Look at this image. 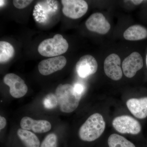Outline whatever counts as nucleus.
Returning <instances> with one entry per match:
<instances>
[{"label":"nucleus","instance_id":"f8f14e48","mask_svg":"<svg viewBox=\"0 0 147 147\" xmlns=\"http://www.w3.org/2000/svg\"><path fill=\"white\" fill-rule=\"evenodd\" d=\"M20 125L23 129L32 130L36 133H45L50 131L52 128L51 123L48 121L36 120L28 117H25L21 119Z\"/></svg>","mask_w":147,"mask_h":147},{"label":"nucleus","instance_id":"6ab92c4d","mask_svg":"<svg viewBox=\"0 0 147 147\" xmlns=\"http://www.w3.org/2000/svg\"><path fill=\"white\" fill-rule=\"evenodd\" d=\"M58 138L57 135L54 133L48 134L40 145V147H57Z\"/></svg>","mask_w":147,"mask_h":147},{"label":"nucleus","instance_id":"423d86ee","mask_svg":"<svg viewBox=\"0 0 147 147\" xmlns=\"http://www.w3.org/2000/svg\"><path fill=\"white\" fill-rule=\"evenodd\" d=\"M3 81L10 88L9 93L13 98L23 97L28 92V86L24 80L15 74H7L4 77Z\"/></svg>","mask_w":147,"mask_h":147},{"label":"nucleus","instance_id":"ddd939ff","mask_svg":"<svg viewBox=\"0 0 147 147\" xmlns=\"http://www.w3.org/2000/svg\"><path fill=\"white\" fill-rule=\"evenodd\" d=\"M126 105L130 113L137 118L144 119L147 117V97L128 99Z\"/></svg>","mask_w":147,"mask_h":147},{"label":"nucleus","instance_id":"a211bd4d","mask_svg":"<svg viewBox=\"0 0 147 147\" xmlns=\"http://www.w3.org/2000/svg\"><path fill=\"white\" fill-rule=\"evenodd\" d=\"M43 105L46 109L49 110L56 108L59 105L56 95L53 93L47 95L43 99Z\"/></svg>","mask_w":147,"mask_h":147},{"label":"nucleus","instance_id":"0eeeda50","mask_svg":"<svg viewBox=\"0 0 147 147\" xmlns=\"http://www.w3.org/2000/svg\"><path fill=\"white\" fill-rule=\"evenodd\" d=\"M121 64V59L118 55L113 53L108 56L104 62V72L106 76L114 81L120 80L123 76Z\"/></svg>","mask_w":147,"mask_h":147},{"label":"nucleus","instance_id":"4be33fe9","mask_svg":"<svg viewBox=\"0 0 147 147\" xmlns=\"http://www.w3.org/2000/svg\"><path fill=\"white\" fill-rule=\"evenodd\" d=\"M6 123V120L5 118L1 116L0 117V129L1 130L5 127Z\"/></svg>","mask_w":147,"mask_h":147},{"label":"nucleus","instance_id":"dca6fc26","mask_svg":"<svg viewBox=\"0 0 147 147\" xmlns=\"http://www.w3.org/2000/svg\"><path fill=\"white\" fill-rule=\"evenodd\" d=\"M15 50L12 45L6 41L0 42V62L5 63L13 57Z\"/></svg>","mask_w":147,"mask_h":147},{"label":"nucleus","instance_id":"412c9836","mask_svg":"<svg viewBox=\"0 0 147 147\" xmlns=\"http://www.w3.org/2000/svg\"><path fill=\"white\" fill-rule=\"evenodd\" d=\"M74 91L77 94L82 95L84 90V87L82 84L77 83L73 86Z\"/></svg>","mask_w":147,"mask_h":147},{"label":"nucleus","instance_id":"9b49d317","mask_svg":"<svg viewBox=\"0 0 147 147\" xmlns=\"http://www.w3.org/2000/svg\"><path fill=\"white\" fill-rule=\"evenodd\" d=\"M66 63L64 57L58 56L41 61L38 64V69L40 74L47 76L62 69Z\"/></svg>","mask_w":147,"mask_h":147},{"label":"nucleus","instance_id":"2eb2a0df","mask_svg":"<svg viewBox=\"0 0 147 147\" xmlns=\"http://www.w3.org/2000/svg\"><path fill=\"white\" fill-rule=\"evenodd\" d=\"M17 135L26 147H39L40 142L37 137L31 131L19 129Z\"/></svg>","mask_w":147,"mask_h":147},{"label":"nucleus","instance_id":"5701e85b","mask_svg":"<svg viewBox=\"0 0 147 147\" xmlns=\"http://www.w3.org/2000/svg\"><path fill=\"white\" fill-rule=\"evenodd\" d=\"M135 5H139L144 2L142 0H132L130 1Z\"/></svg>","mask_w":147,"mask_h":147},{"label":"nucleus","instance_id":"1a4fd4ad","mask_svg":"<svg viewBox=\"0 0 147 147\" xmlns=\"http://www.w3.org/2000/svg\"><path fill=\"white\" fill-rule=\"evenodd\" d=\"M86 26L89 30L100 34H106L111 28L105 16L99 12L92 14L86 21Z\"/></svg>","mask_w":147,"mask_h":147},{"label":"nucleus","instance_id":"aec40b11","mask_svg":"<svg viewBox=\"0 0 147 147\" xmlns=\"http://www.w3.org/2000/svg\"><path fill=\"white\" fill-rule=\"evenodd\" d=\"M33 1L31 0H14L13 1V5L18 9L26 8Z\"/></svg>","mask_w":147,"mask_h":147},{"label":"nucleus","instance_id":"4468645a","mask_svg":"<svg viewBox=\"0 0 147 147\" xmlns=\"http://www.w3.org/2000/svg\"><path fill=\"white\" fill-rule=\"evenodd\" d=\"M123 37L127 40L137 41L147 37V30L141 25L131 26L124 32Z\"/></svg>","mask_w":147,"mask_h":147},{"label":"nucleus","instance_id":"f03ea898","mask_svg":"<svg viewBox=\"0 0 147 147\" xmlns=\"http://www.w3.org/2000/svg\"><path fill=\"white\" fill-rule=\"evenodd\" d=\"M55 94L60 109L63 113H72L79 106L82 95L77 94L73 86L69 84H60L57 87Z\"/></svg>","mask_w":147,"mask_h":147},{"label":"nucleus","instance_id":"6e6552de","mask_svg":"<svg viewBox=\"0 0 147 147\" xmlns=\"http://www.w3.org/2000/svg\"><path fill=\"white\" fill-rule=\"evenodd\" d=\"M144 62L142 55L138 52L131 53L124 59L122 70L125 76L128 78L134 77L137 71L143 68Z\"/></svg>","mask_w":147,"mask_h":147},{"label":"nucleus","instance_id":"9d476101","mask_svg":"<svg viewBox=\"0 0 147 147\" xmlns=\"http://www.w3.org/2000/svg\"><path fill=\"white\" fill-rule=\"evenodd\" d=\"M98 63L92 55H84L76 64V71L79 77L86 78L94 74L97 71Z\"/></svg>","mask_w":147,"mask_h":147},{"label":"nucleus","instance_id":"b1692460","mask_svg":"<svg viewBox=\"0 0 147 147\" xmlns=\"http://www.w3.org/2000/svg\"><path fill=\"white\" fill-rule=\"evenodd\" d=\"M146 65L147 66V54L146 55Z\"/></svg>","mask_w":147,"mask_h":147},{"label":"nucleus","instance_id":"f257e3e1","mask_svg":"<svg viewBox=\"0 0 147 147\" xmlns=\"http://www.w3.org/2000/svg\"><path fill=\"white\" fill-rule=\"evenodd\" d=\"M105 126V121L101 114L98 113L92 114L79 129V138L85 142L95 141L103 134Z\"/></svg>","mask_w":147,"mask_h":147},{"label":"nucleus","instance_id":"7ed1b4c3","mask_svg":"<svg viewBox=\"0 0 147 147\" xmlns=\"http://www.w3.org/2000/svg\"><path fill=\"white\" fill-rule=\"evenodd\" d=\"M68 47L66 40L61 35L57 34L52 38L43 40L39 44L38 51L42 56L54 57L65 53Z\"/></svg>","mask_w":147,"mask_h":147},{"label":"nucleus","instance_id":"20e7f679","mask_svg":"<svg viewBox=\"0 0 147 147\" xmlns=\"http://www.w3.org/2000/svg\"><path fill=\"white\" fill-rule=\"evenodd\" d=\"M113 127L121 134L136 135L142 130L140 123L136 119L128 115H122L114 119L112 122Z\"/></svg>","mask_w":147,"mask_h":147},{"label":"nucleus","instance_id":"f3484780","mask_svg":"<svg viewBox=\"0 0 147 147\" xmlns=\"http://www.w3.org/2000/svg\"><path fill=\"white\" fill-rule=\"evenodd\" d=\"M108 144L109 147H136L132 142L117 134H113L109 136Z\"/></svg>","mask_w":147,"mask_h":147},{"label":"nucleus","instance_id":"39448f33","mask_svg":"<svg viewBox=\"0 0 147 147\" xmlns=\"http://www.w3.org/2000/svg\"><path fill=\"white\" fill-rule=\"evenodd\" d=\"M63 13L68 18L78 19L84 16L88 11V6L83 0H62Z\"/></svg>","mask_w":147,"mask_h":147}]
</instances>
